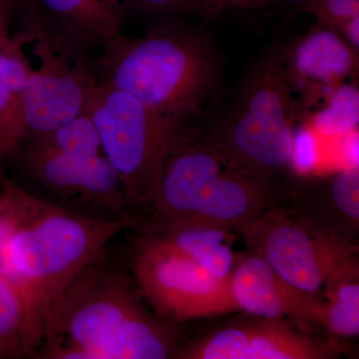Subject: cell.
I'll list each match as a JSON object with an SVG mask.
<instances>
[{
  "mask_svg": "<svg viewBox=\"0 0 359 359\" xmlns=\"http://www.w3.org/2000/svg\"><path fill=\"white\" fill-rule=\"evenodd\" d=\"M337 32L354 51L359 53V16L340 26Z\"/></svg>",
  "mask_w": 359,
  "mask_h": 359,
  "instance_id": "obj_26",
  "label": "cell"
},
{
  "mask_svg": "<svg viewBox=\"0 0 359 359\" xmlns=\"http://www.w3.org/2000/svg\"><path fill=\"white\" fill-rule=\"evenodd\" d=\"M15 13L11 4L7 0H0V53L6 50L13 42L11 35V21Z\"/></svg>",
  "mask_w": 359,
  "mask_h": 359,
  "instance_id": "obj_25",
  "label": "cell"
},
{
  "mask_svg": "<svg viewBox=\"0 0 359 359\" xmlns=\"http://www.w3.org/2000/svg\"><path fill=\"white\" fill-rule=\"evenodd\" d=\"M30 358L28 311L20 290L0 275V358Z\"/></svg>",
  "mask_w": 359,
  "mask_h": 359,
  "instance_id": "obj_19",
  "label": "cell"
},
{
  "mask_svg": "<svg viewBox=\"0 0 359 359\" xmlns=\"http://www.w3.org/2000/svg\"><path fill=\"white\" fill-rule=\"evenodd\" d=\"M313 116V126L323 134L346 133L356 128L359 121V95L355 85L344 83L325 99Z\"/></svg>",
  "mask_w": 359,
  "mask_h": 359,
  "instance_id": "obj_21",
  "label": "cell"
},
{
  "mask_svg": "<svg viewBox=\"0 0 359 359\" xmlns=\"http://www.w3.org/2000/svg\"><path fill=\"white\" fill-rule=\"evenodd\" d=\"M85 113L95 125L104 156L122 180L137 221V212L147 209L154 195L168 141L186 118L163 114L99 80Z\"/></svg>",
  "mask_w": 359,
  "mask_h": 359,
  "instance_id": "obj_6",
  "label": "cell"
},
{
  "mask_svg": "<svg viewBox=\"0 0 359 359\" xmlns=\"http://www.w3.org/2000/svg\"><path fill=\"white\" fill-rule=\"evenodd\" d=\"M0 187L11 216L6 278L20 290L27 306L28 346L33 358L56 297L82 269L105 256L116 235L134 224L71 211L9 179L1 178Z\"/></svg>",
  "mask_w": 359,
  "mask_h": 359,
  "instance_id": "obj_2",
  "label": "cell"
},
{
  "mask_svg": "<svg viewBox=\"0 0 359 359\" xmlns=\"http://www.w3.org/2000/svg\"><path fill=\"white\" fill-rule=\"evenodd\" d=\"M135 244L132 276L144 299L174 323L233 313L229 276L219 278L148 233Z\"/></svg>",
  "mask_w": 359,
  "mask_h": 359,
  "instance_id": "obj_8",
  "label": "cell"
},
{
  "mask_svg": "<svg viewBox=\"0 0 359 359\" xmlns=\"http://www.w3.org/2000/svg\"><path fill=\"white\" fill-rule=\"evenodd\" d=\"M280 52L295 113L299 106L309 110L325 102L339 85L358 74V52L334 29L318 23Z\"/></svg>",
  "mask_w": 359,
  "mask_h": 359,
  "instance_id": "obj_13",
  "label": "cell"
},
{
  "mask_svg": "<svg viewBox=\"0 0 359 359\" xmlns=\"http://www.w3.org/2000/svg\"><path fill=\"white\" fill-rule=\"evenodd\" d=\"M318 230L356 243L359 231L358 169L316 179H297L285 203Z\"/></svg>",
  "mask_w": 359,
  "mask_h": 359,
  "instance_id": "obj_15",
  "label": "cell"
},
{
  "mask_svg": "<svg viewBox=\"0 0 359 359\" xmlns=\"http://www.w3.org/2000/svg\"><path fill=\"white\" fill-rule=\"evenodd\" d=\"M235 311L269 318H287L304 327H320L323 297L297 289L263 257L238 256L230 276Z\"/></svg>",
  "mask_w": 359,
  "mask_h": 359,
  "instance_id": "obj_14",
  "label": "cell"
},
{
  "mask_svg": "<svg viewBox=\"0 0 359 359\" xmlns=\"http://www.w3.org/2000/svg\"><path fill=\"white\" fill-rule=\"evenodd\" d=\"M269 1L278 2L283 6L289 7L294 11L302 13L304 9L311 4L313 0H269Z\"/></svg>",
  "mask_w": 359,
  "mask_h": 359,
  "instance_id": "obj_27",
  "label": "cell"
},
{
  "mask_svg": "<svg viewBox=\"0 0 359 359\" xmlns=\"http://www.w3.org/2000/svg\"><path fill=\"white\" fill-rule=\"evenodd\" d=\"M138 285L106 255L82 269L56 297L33 358H175L177 323L148 309Z\"/></svg>",
  "mask_w": 359,
  "mask_h": 359,
  "instance_id": "obj_1",
  "label": "cell"
},
{
  "mask_svg": "<svg viewBox=\"0 0 359 359\" xmlns=\"http://www.w3.org/2000/svg\"><path fill=\"white\" fill-rule=\"evenodd\" d=\"M294 100L282 52L266 54L238 89L235 103L204 128L238 167L290 192L295 174Z\"/></svg>",
  "mask_w": 359,
  "mask_h": 359,
  "instance_id": "obj_5",
  "label": "cell"
},
{
  "mask_svg": "<svg viewBox=\"0 0 359 359\" xmlns=\"http://www.w3.org/2000/svg\"><path fill=\"white\" fill-rule=\"evenodd\" d=\"M186 118L175 127L161 159L148 221L137 226L205 222L237 231L290 193L224 155L202 127Z\"/></svg>",
  "mask_w": 359,
  "mask_h": 359,
  "instance_id": "obj_3",
  "label": "cell"
},
{
  "mask_svg": "<svg viewBox=\"0 0 359 359\" xmlns=\"http://www.w3.org/2000/svg\"><path fill=\"white\" fill-rule=\"evenodd\" d=\"M183 342L178 359H334L340 346L287 318L252 316Z\"/></svg>",
  "mask_w": 359,
  "mask_h": 359,
  "instance_id": "obj_10",
  "label": "cell"
},
{
  "mask_svg": "<svg viewBox=\"0 0 359 359\" xmlns=\"http://www.w3.org/2000/svg\"><path fill=\"white\" fill-rule=\"evenodd\" d=\"M100 50L99 81L172 117H195L218 82L211 42L180 18H161L139 37L119 33Z\"/></svg>",
  "mask_w": 359,
  "mask_h": 359,
  "instance_id": "obj_4",
  "label": "cell"
},
{
  "mask_svg": "<svg viewBox=\"0 0 359 359\" xmlns=\"http://www.w3.org/2000/svg\"><path fill=\"white\" fill-rule=\"evenodd\" d=\"M20 11L32 40L80 57L121 33L125 18L121 0H27Z\"/></svg>",
  "mask_w": 359,
  "mask_h": 359,
  "instance_id": "obj_12",
  "label": "cell"
},
{
  "mask_svg": "<svg viewBox=\"0 0 359 359\" xmlns=\"http://www.w3.org/2000/svg\"><path fill=\"white\" fill-rule=\"evenodd\" d=\"M1 178H2V177L0 176V183H1Z\"/></svg>",
  "mask_w": 359,
  "mask_h": 359,
  "instance_id": "obj_29",
  "label": "cell"
},
{
  "mask_svg": "<svg viewBox=\"0 0 359 359\" xmlns=\"http://www.w3.org/2000/svg\"><path fill=\"white\" fill-rule=\"evenodd\" d=\"M320 327L337 337L359 334V266L354 259L328 280L321 292Z\"/></svg>",
  "mask_w": 359,
  "mask_h": 359,
  "instance_id": "obj_18",
  "label": "cell"
},
{
  "mask_svg": "<svg viewBox=\"0 0 359 359\" xmlns=\"http://www.w3.org/2000/svg\"><path fill=\"white\" fill-rule=\"evenodd\" d=\"M15 156H20L23 177L47 196L44 200L74 204L83 215L98 212L100 218L136 224L122 180L104 154H63L26 140Z\"/></svg>",
  "mask_w": 359,
  "mask_h": 359,
  "instance_id": "obj_9",
  "label": "cell"
},
{
  "mask_svg": "<svg viewBox=\"0 0 359 359\" xmlns=\"http://www.w3.org/2000/svg\"><path fill=\"white\" fill-rule=\"evenodd\" d=\"M26 140L63 154L84 157L103 154L95 125L85 112L58 128L46 133L32 135Z\"/></svg>",
  "mask_w": 359,
  "mask_h": 359,
  "instance_id": "obj_20",
  "label": "cell"
},
{
  "mask_svg": "<svg viewBox=\"0 0 359 359\" xmlns=\"http://www.w3.org/2000/svg\"><path fill=\"white\" fill-rule=\"evenodd\" d=\"M125 14L132 13L159 18L207 16L202 0H121Z\"/></svg>",
  "mask_w": 359,
  "mask_h": 359,
  "instance_id": "obj_22",
  "label": "cell"
},
{
  "mask_svg": "<svg viewBox=\"0 0 359 359\" xmlns=\"http://www.w3.org/2000/svg\"><path fill=\"white\" fill-rule=\"evenodd\" d=\"M237 233L250 252L309 294L321 295L328 280L358 259V243L318 230L285 204L266 210Z\"/></svg>",
  "mask_w": 359,
  "mask_h": 359,
  "instance_id": "obj_7",
  "label": "cell"
},
{
  "mask_svg": "<svg viewBox=\"0 0 359 359\" xmlns=\"http://www.w3.org/2000/svg\"><path fill=\"white\" fill-rule=\"evenodd\" d=\"M30 43L39 66L32 67L25 84L27 138L52 131L83 114L98 83L95 61L91 57L70 55L42 39H32Z\"/></svg>",
  "mask_w": 359,
  "mask_h": 359,
  "instance_id": "obj_11",
  "label": "cell"
},
{
  "mask_svg": "<svg viewBox=\"0 0 359 359\" xmlns=\"http://www.w3.org/2000/svg\"><path fill=\"white\" fill-rule=\"evenodd\" d=\"M7 1L11 4V6L13 7L14 11H20L21 7L25 6V2L27 1V0H7Z\"/></svg>",
  "mask_w": 359,
  "mask_h": 359,
  "instance_id": "obj_28",
  "label": "cell"
},
{
  "mask_svg": "<svg viewBox=\"0 0 359 359\" xmlns=\"http://www.w3.org/2000/svg\"><path fill=\"white\" fill-rule=\"evenodd\" d=\"M302 13L313 15L318 25L337 29L359 16V0H313Z\"/></svg>",
  "mask_w": 359,
  "mask_h": 359,
  "instance_id": "obj_23",
  "label": "cell"
},
{
  "mask_svg": "<svg viewBox=\"0 0 359 359\" xmlns=\"http://www.w3.org/2000/svg\"><path fill=\"white\" fill-rule=\"evenodd\" d=\"M219 278L230 276L237 255L236 231L205 222L188 221L140 226Z\"/></svg>",
  "mask_w": 359,
  "mask_h": 359,
  "instance_id": "obj_16",
  "label": "cell"
},
{
  "mask_svg": "<svg viewBox=\"0 0 359 359\" xmlns=\"http://www.w3.org/2000/svg\"><path fill=\"white\" fill-rule=\"evenodd\" d=\"M32 39L20 32L0 53V161L11 159L27 138L25 93L32 65L23 46Z\"/></svg>",
  "mask_w": 359,
  "mask_h": 359,
  "instance_id": "obj_17",
  "label": "cell"
},
{
  "mask_svg": "<svg viewBox=\"0 0 359 359\" xmlns=\"http://www.w3.org/2000/svg\"><path fill=\"white\" fill-rule=\"evenodd\" d=\"M207 16L233 8H259L266 6L269 0H202Z\"/></svg>",
  "mask_w": 359,
  "mask_h": 359,
  "instance_id": "obj_24",
  "label": "cell"
}]
</instances>
